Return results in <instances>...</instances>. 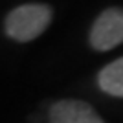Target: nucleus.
<instances>
[{"label":"nucleus","instance_id":"obj_4","mask_svg":"<svg viewBox=\"0 0 123 123\" xmlns=\"http://www.w3.org/2000/svg\"><path fill=\"white\" fill-rule=\"evenodd\" d=\"M96 86L108 98L123 99V55L103 64L96 72Z\"/></svg>","mask_w":123,"mask_h":123},{"label":"nucleus","instance_id":"obj_3","mask_svg":"<svg viewBox=\"0 0 123 123\" xmlns=\"http://www.w3.org/2000/svg\"><path fill=\"white\" fill-rule=\"evenodd\" d=\"M86 44L92 51L107 53L123 44V6H108L94 17L86 31Z\"/></svg>","mask_w":123,"mask_h":123},{"label":"nucleus","instance_id":"obj_1","mask_svg":"<svg viewBox=\"0 0 123 123\" xmlns=\"http://www.w3.org/2000/svg\"><path fill=\"white\" fill-rule=\"evenodd\" d=\"M55 22V7L50 2L28 0L15 4L0 18V33L11 44H31L39 41Z\"/></svg>","mask_w":123,"mask_h":123},{"label":"nucleus","instance_id":"obj_2","mask_svg":"<svg viewBox=\"0 0 123 123\" xmlns=\"http://www.w3.org/2000/svg\"><path fill=\"white\" fill-rule=\"evenodd\" d=\"M26 123H107L98 108L79 98H48L39 101Z\"/></svg>","mask_w":123,"mask_h":123}]
</instances>
